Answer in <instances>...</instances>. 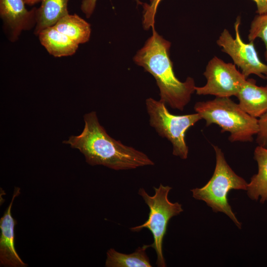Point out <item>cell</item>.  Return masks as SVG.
I'll use <instances>...</instances> for the list:
<instances>
[{
  "label": "cell",
  "mask_w": 267,
  "mask_h": 267,
  "mask_svg": "<svg viewBox=\"0 0 267 267\" xmlns=\"http://www.w3.org/2000/svg\"><path fill=\"white\" fill-rule=\"evenodd\" d=\"M265 79L267 80V76H265Z\"/></svg>",
  "instance_id": "603a6c76"
},
{
  "label": "cell",
  "mask_w": 267,
  "mask_h": 267,
  "mask_svg": "<svg viewBox=\"0 0 267 267\" xmlns=\"http://www.w3.org/2000/svg\"><path fill=\"white\" fill-rule=\"evenodd\" d=\"M25 3L29 5H33L37 2L41 1L42 0H24Z\"/></svg>",
  "instance_id": "7402d4cb"
},
{
  "label": "cell",
  "mask_w": 267,
  "mask_h": 267,
  "mask_svg": "<svg viewBox=\"0 0 267 267\" xmlns=\"http://www.w3.org/2000/svg\"><path fill=\"white\" fill-rule=\"evenodd\" d=\"M203 75L207 83L204 86L195 87L196 94L219 97L236 96L247 79L234 64L226 63L217 56L208 62Z\"/></svg>",
  "instance_id": "ba28073f"
},
{
  "label": "cell",
  "mask_w": 267,
  "mask_h": 267,
  "mask_svg": "<svg viewBox=\"0 0 267 267\" xmlns=\"http://www.w3.org/2000/svg\"><path fill=\"white\" fill-rule=\"evenodd\" d=\"M149 247L144 245L129 254L120 253L111 248L107 252L105 266L106 267H151L146 251Z\"/></svg>",
  "instance_id": "2e32d148"
},
{
  "label": "cell",
  "mask_w": 267,
  "mask_h": 267,
  "mask_svg": "<svg viewBox=\"0 0 267 267\" xmlns=\"http://www.w3.org/2000/svg\"><path fill=\"white\" fill-rule=\"evenodd\" d=\"M97 0H82L81 9L87 18H89L93 12Z\"/></svg>",
  "instance_id": "ffe728a7"
},
{
  "label": "cell",
  "mask_w": 267,
  "mask_h": 267,
  "mask_svg": "<svg viewBox=\"0 0 267 267\" xmlns=\"http://www.w3.org/2000/svg\"><path fill=\"white\" fill-rule=\"evenodd\" d=\"M69 0H42L41 6L36 9L35 34L46 28L54 26L61 18L67 15Z\"/></svg>",
  "instance_id": "5bb4252c"
},
{
  "label": "cell",
  "mask_w": 267,
  "mask_h": 267,
  "mask_svg": "<svg viewBox=\"0 0 267 267\" xmlns=\"http://www.w3.org/2000/svg\"><path fill=\"white\" fill-rule=\"evenodd\" d=\"M24 0H0V15L11 40H16L21 32L36 24V8L30 11Z\"/></svg>",
  "instance_id": "9c48e42d"
},
{
  "label": "cell",
  "mask_w": 267,
  "mask_h": 267,
  "mask_svg": "<svg viewBox=\"0 0 267 267\" xmlns=\"http://www.w3.org/2000/svg\"><path fill=\"white\" fill-rule=\"evenodd\" d=\"M171 43L152 28V35L134 57V62L155 78L160 90V100L173 109L182 111L195 91L194 79L184 82L176 77L170 58Z\"/></svg>",
  "instance_id": "7a4b0ae2"
},
{
  "label": "cell",
  "mask_w": 267,
  "mask_h": 267,
  "mask_svg": "<svg viewBox=\"0 0 267 267\" xmlns=\"http://www.w3.org/2000/svg\"><path fill=\"white\" fill-rule=\"evenodd\" d=\"M53 26L78 44L86 43L89 40L90 24L76 14H68Z\"/></svg>",
  "instance_id": "9a60e30c"
},
{
  "label": "cell",
  "mask_w": 267,
  "mask_h": 267,
  "mask_svg": "<svg viewBox=\"0 0 267 267\" xmlns=\"http://www.w3.org/2000/svg\"><path fill=\"white\" fill-rule=\"evenodd\" d=\"M213 147L216 159L214 174L205 185L191 190L192 196L197 200L205 202L214 212L226 214L240 229L241 223L232 212L228 203L227 195L232 189L247 190L248 183L232 170L226 162L221 149L216 145Z\"/></svg>",
  "instance_id": "277c9868"
},
{
  "label": "cell",
  "mask_w": 267,
  "mask_h": 267,
  "mask_svg": "<svg viewBox=\"0 0 267 267\" xmlns=\"http://www.w3.org/2000/svg\"><path fill=\"white\" fill-rule=\"evenodd\" d=\"M38 36L41 44L50 54L54 57L72 55L78 48V44L53 26L43 30Z\"/></svg>",
  "instance_id": "7c38bea8"
},
{
  "label": "cell",
  "mask_w": 267,
  "mask_h": 267,
  "mask_svg": "<svg viewBox=\"0 0 267 267\" xmlns=\"http://www.w3.org/2000/svg\"><path fill=\"white\" fill-rule=\"evenodd\" d=\"M194 109L206 121V126L216 124L222 133L229 132L230 142H252L258 133V119L249 115L229 97L197 102Z\"/></svg>",
  "instance_id": "3957f363"
},
{
  "label": "cell",
  "mask_w": 267,
  "mask_h": 267,
  "mask_svg": "<svg viewBox=\"0 0 267 267\" xmlns=\"http://www.w3.org/2000/svg\"><path fill=\"white\" fill-rule=\"evenodd\" d=\"M155 194L150 196L143 188L138 193L149 208L148 220L142 224L133 227L131 230L138 232L143 228L149 230L153 237V242L149 245L155 251L157 255L156 264L159 267H166V263L163 254V238L166 233L168 224L173 217L183 211L182 205L178 202L169 201L168 194L172 187L160 184L158 187H153Z\"/></svg>",
  "instance_id": "5b68a950"
},
{
  "label": "cell",
  "mask_w": 267,
  "mask_h": 267,
  "mask_svg": "<svg viewBox=\"0 0 267 267\" xmlns=\"http://www.w3.org/2000/svg\"><path fill=\"white\" fill-rule=\"evenodd\" d=\"M254 158L258 171L248 184L247 194L250 199H260V202L264 203L267 201V148L258 145L254 150Z\"/></svg>",
  "instance_id": "4fadbf2b"
},
{
  "label": "cell",
  "mask_w": 267,
  "mask_h": 267,
  "mask_svg": "<svg viewBox=\"0 0 267 267\" xmlns=\"http://www.w3.org/2000/svg\"><path fill=\"white\" fill-rule=\"evenodd\" d=\"M256 4V13L258 14H265L267 13V0H252Z\"/></svg>",
  "instance_id": "44dd1931"
},
{
  "label": "cell",
  "mask_w": 267,
  "mask_h": 267,
  "mask_svg": "<svg viewBox=\"0 0 267 267\" xmlns=\"http://www.w3.org/2000/svg\"><path fill=\"white\" fill-rule=\"evenodd\" d=\"M240 24L241 18L238 16L234 24L235 37L233 38L229 31L224 29L217 40V44L222 48V51L231 58L246 79L250 75L254 74L265 79L267 65L260 59L254 42L245 43L242 41L239 32Z\"/></svg>",
  "instance_id": "52a82bcc"
},
{
  "label": "cell",
  "mask_w": 267,
  "mask_h": 267,
  "mask_svg": "<svg viewBox=\"0 0 267 267\" xmlns=\"http://www.w3.org/2000/svg\"><path fill=\"white\" fill-rule=\"evenodd\" d=\"M241 108L258 118L267 111V85L258 86L253 79H247L236 96Z\"/></svg>",
  "instance_id": "8fae6325"
},
{
  "label": "cell",
  "mask_w": 267,
  "mask_h": 267,
  "mask_svg": "<svg viewBox=\"0 0 267 267\" xmlns=\"http://www.w3.org/2000/svg\"><path fill=\"white\" fill-rule=\"evenodd\" d=\"M259 131L257 134L258 145L267 148V111L258 119Z\"/></svg>",
  "instance_id": "d6986e66"
},
{
  "label": "cell",
  "mask_w": 267,
  "mask_h": 267,
  "mask_svg": "<svg viewBox=\"0 0 267 267\" xmlns=\"http://www.w3.org/2000/svg\"><path fill=\"white\" fill-rule=\"evenodd\" d=\"M261 39L265 46V56L267 60V13L258 14L253 19L250 25L248 39L249 42H254Z\"/></svg>",
  "instance_id": "e0dca14e"
},
{
  "label": "cell",
  "mask_w": 267,
  "mask_h": 267,
  "mask_svg": "<svg viewBox=\"0 0 267 267\" xmlns=\"http://www.w3.org/2000/svg\"><path fill=\"white\" fill-rule=\"evenodd\" d=\"M20 192L19 187H15L11 202L0 220V265L10 267H26L16 252L14 245V227L16 221L11 215V207L15 198Z\"/></svg>",
  "instance_id": "30bf717a"
},
{
  "label": "cell",
  "mask_w": 267,
  "mask_h": 267,
  "mask_svg": "<svg viewBox=\"0 0 267 267\" xmlns=\"http://www.w3.org/2000/svg\"><path fill=\"white\" fill-rule=\"evenodd\" d=\"M150 4L143 3V26L145 30L154 27L155 16L158 5L162 0H150Z\"/></svg>",
  "instance_id": "ac0fdd59"
},
{
  "label": "cell",
  "mask_w": 267,
  "mask_h": 267,
  "mask_svg": "<svg viewBox=\"0 0 267 267\" xmlns=\"http://www.w3.org/2000/svg\"><path fill=\"white\" fill-rule=\"evenodd\" d=\"M149 123L159 135L166 138L173 146V154L186 159L188 147L185 140L187 130L202 119L197 113L175 115L168 111L166 104L160 100L148 98L145 101Z\"/></svg>",
  "instance_id": "8992f818"
},
{
  "label": "cell",
  "mask_w": 267,
  "mask_h": 267,
  "mask_svg": "<svg viewBox=\"0 0 267 267\" xmlns=\"http://www.w3.org/2000/svg\"><path fill=\"white\" fill-rule=\"evenodd\" d=\"M84 119L82 132L70 136L63 143L79 150L89 165H102L118 171L154 164L143 152L109 136L99 124L95 111L85 114Z\"/></svg>",
  "instance_id": "6da1fadb"
}]
</instances>
